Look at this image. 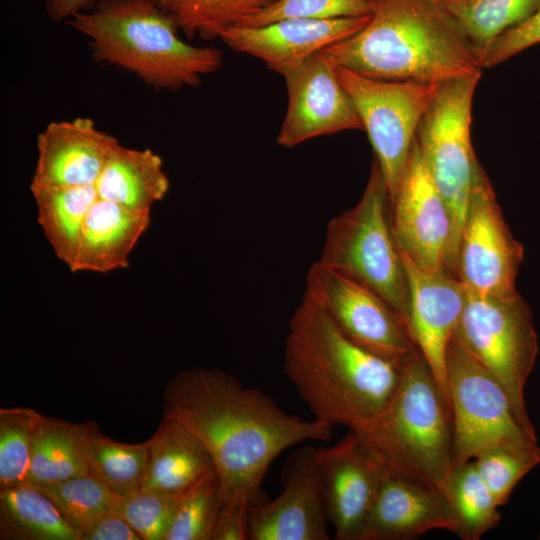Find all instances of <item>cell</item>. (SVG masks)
<instances>
[{"label":"cell","instance_id":"e575fe53","mask_svg":"<svg viewBox=\"0 0 540 540\" xmlns=\"http://www.w3.org/2000/svg\"><path fill=\"white\" fill-rule=\"evenodd\" d=\"M370 15L369 0H276L240 25L256 27L287 18L334 19Z\"/></svg>","mask_w":540,"mask_h":540},{"label":"cell","instance_id":"d4e9b609","mask_svg":"<svg viewBox=\"0 0 540 540\" xmlns=\"http://www.w3.org/2000/svg\"><path fill=\"white\" fill-rule=\"evenodd\" d=\"M37 222L55 255L69 269L86 215L97 200L95 185L30 186Z\"/></svg>","mask_w":540,"mask_h":540},{"label":"cell","instance_id":"1f68e13d","mask_svg":"<svg viewBox=\"0 0 540 540\" xmlns=\"http://www.w3.org/2000/svg\"><path fill=\"white\" fill-rule=\"evenodd\" d=\"M473 462L496 504L505 505L520 482L540 463L538 443H505L479 453Z\"/></svg>","mask_w":540,"mask_h":540},{"label":"cell","instance_id":"f35d334b","mask_svg":"<svg viewBox=\"0 0 540 540\" xmlns=\"http://www.w3.org/2000/svg\"><path fill=\"white\" fill-rule=\"evenodd\" d=\"M248 514L221 507L212 540H249Z\"/></svg>","mask_w":540,"mask_h":540},{"label":"cell","instance_id":"e0dca14e","mask_svg":"<svg viewBox=\"0 0 540 540\" xmlns=\"http://www.w3.org/2000/svg\"><path fill=\"white\" fill-rule=\"evenodd\" d=\"M400 254L409 287L408 331L449 405L446 352L464 309L468 290L445 267L434 271L424 270L401 251Z\"/></svg>","mask_w":540,"mask_h":540},{"label":"cell","instance_id":"603a6c76","mask_svg":"<svg viewBox=\"0 0 540 540\" xmlns=\"http://www.w3.org/2000/svg\"><path fill=\"white\" fill-rule=\"evenodd\" d=\"M98 198L132 211L151 212L167 194L170 182L161 157L150 149H134L119 142L111 151L95 183Z\"/></svg>","mask_w":540,"mask_h":540},{"label":"cell","instance_id":"d590c367","mask_svg":"<svg viewBox=\"0 0 540 540\" xmlns=\"http://www.w3.org/2000/svg\"><path fill=\"white\" fill-rule=\"evenodd\" d=\"M178 497L149 491L120 497L116 513L121 515L142 540H165Z\"/></svg>","mask_w":540,"mask_h":540},{"label":"cell","instance_id":"83f0119b","mask_svg":"<svg viewBox=\"0 0 540 540\" xmlns=\"http://www.w3.org/2000/svg\"><path fill=\"white\" fill-rule=\"evenodd\" d=\"M443 491L457 524L455 534L463 540H479L499 524V506L473 460L452 470Z\"/></svg>","mask_w":540,"mask_h":540},{"label":"cell","instance_id":"cb8c5ba5","mask_svg":"<svg viewBox=\"0 0 540 540\" xmlns=\"http://www.w3.org/2000/svg\"><path fill=\"white\" fill-rule=\"evenodd\" d=\"M89 474L119 497L142 489L148 461L147 440L122 443L104 435L93 421L75 424Z\"/></svg>","mask_w":540,"mask_h":540},{"label":"cell","instance_id":"44dd1931","mask_svg":"<svg viewBox=\"0 0 540 540\" xmlns=\"http://www.w3.org/2000/svg\"><path fill=\"white\" fill-rule=\"evenodd\" d=\"M150 213L97 198L84 220L69 270L105 274L127 268L131 252L150 226Z\"/></svg>","mask_w":540,"mask_h":540},{"label":"cell","instance_id":"6da1fadb","mask_svg":"<svg viewBox=\"0 0 540 540\" xmlns=\"http://www.w3.org/2000/svg\"><path fill=\"white\" fill-rule=\"evenodd\" d=\"M162 398L163 416L184 426L210 453L222 508L249 513L264 500L262 482L279 454L304 441L332 437V426L287 413L268 394L219 368L179 371Z\"/></svg>","mask_w":540,"mask_h":540},{"label":"cell","instance_id":"d6a6232c","mask_svg":"<svg viewBox=\"0 0 540 540\" xmlns=\"http://www.w3.org/2000/svg\"><path fill=\"white\" fill-rule=\"evenodd\" d=\"M221 507L220 482L215 471L178 496L165 540H212Z\"/></svg>","mask_w":540,"mask_h":540},{"label":"cell","instance_id":"ba28073f","mask_svg":"<svg viewBox=\"0 0 540 540\" xmlns=\"http://www.w3.org/2000/svg\"><path fill=\"white\" fill-rule=\"evenodd\" d=\"M480 77L443 83L416 135L431 178L450 212L452 239L444 267L454 275L459 237L478 165L471 143V115Z\"/></svg>","mask_w":540,"mask_h":540},{"label":"cell","instance_id":"4dcf8cb0","mask_svg":"<svg viewBox=\"0 0 540 540\" xmlns=\"http://www.w3.org/2000/svg\"><path fill=\"white\" fill-rule=\"evenodd\" d=\"M42 417L29 407L0 409V489L30 483L33 438Z\"/></svg>","mask_w":540,"mask_h":540},{"label":"cell","instance_id":"3957f363","mask_svg":"<svg viewBox=\"0 0 540 540\" xmlns=\"http://www.w3.org/2000/svg\"><path fill=\"white\" fill-rule=\"evenodd\" d=\"M370 19L324 52L382 80L445 83L481 75L478 52L438 0H369Z\"/></svg>","mask_w":540,"mask_h":540},{"label":"cell","instance_id":"30bf717a","mask_svg":"<svg viewBox=\"0 0 540 540\" xmlns=\"http://www.w3.org/2000/svg\"><path fill=\"white\" fill-rule=\"evenodd\" d=\"M445 375L453 469L495 445L537 443L520 424L500 382L454 338L446 352Z\"/></svg>","mask_w":540,"mask_h":540},{"label":"cell","instance_id":"5bb4252c","mask_svg":"<svg viewBox=\"0 0 540 540\" xmlns=\"http://www.w3.org/2000/svg\"><path fill=\"white\" fill-rule=\"evenodd\" d=\"M329 522L337 540H360L387 465L354 431L315 448Z\"/></svg>","mask_w":540,"mask_h":540},{"label":"cell","instance_id":"74e56055","mask_svg":"<svg viewBox=\"0 0 540 540\" xmlns=\"http://www.w3.org/2000/svg\"><path fill=\"white\" fill-rule=\"evenodd\" d=\"M78 540H142L130 524L114 511L105 512L84 524Z\"/></svg>","mask_w":540,"mask_h":540},{"label":"cell","instance_id":"4316f807","mask_svg":"<svg viewBox=\"0 0 540 540\" xmlns=\"http://www.w3.org/2000/svg\"><path fill=\"white\" fill-rule=\"evenodd\" d=\"M88 474L75 423L43 415L33 438L30 483H54Z\"/></svg>","mask_w":540,"mask_h":540},{"label":"cell","instance_id":"5b68a950","mask_svg":"<svg viewBox=\"0 0 540 540\" xmlns=\"http://www.w3.org/2000/svg\"><path fill=\"white\" fill-rule=\"evenodd\" d=\"M354 432L391 470L444 489L453 469L451 410L418 349L404 359L398 386L383 411Z\"/></svg>","mask_w":540,"mask_h":540},{"label":"cell","instance_id":"8d00e7d4","mask_svg":"<svg viewBox=\"0 0 540 540\" xmlns=\"http://www.w3.org/2000/svg\"><path fill=\"white\" fill-rule=\"evenodd\" d=\"M540 43V6L527 18L494 38L479 54L482 69L498 65Z\"/></svg>","mask_w":540,"mask_h":540},{"label":"cell","instance_id":"8fae6325","mask_svg":"<svg viewBox=\"0 0 540 540\" xmlns=\"http://www.w3.org/2000/svg\"><path fill=\"white\" fill-rule=\"evenodd\" d=\"M524 248L512 235L490 181L478 163L461 229L456 277L479 295H518L516 278Z\"/></svg>","mask_w":540,"mask_h":540},{"label":"cell","instance_id":"4fadbf2b","mask_svg":"<svg viewBox=\"0 0 540 540\" xmlns=\"http://www.w3.org/2000/svg\"><path fill=\"white\" fill-rule=\"evenodd\" d=\"M389 202L391 229L399 250L424 270L444 267L451 245L452 220L417 138L400 185Z\"/></svg>","mask_w":540,"mask_h":540},{"label":"cell","instance_id":"52a82bcc","mask_svg":"<svg viewBox=\"0 0 540 540\" xmlns=\"http://www.w3.org/2000/svg\"><path fill=\"white\" fill-rule=\"evenodd\" d=\"M453 338L496 377L520 424L537 440L524 392L538 355V336L520 294L498 297L468 291Z\"/></svg>","mask_w":540,"mask_h":540},{"label":"cell","instance_id":"f546056e","mask_svg":"<svg viewBox=\"0 0 540 540\" xmlns=\"http://www.w3.org/2000/svg\"><path fill=\"white\" fill-rule=\"evenodd\" d=\"M188 37L215 39L276 0H155Z\"/></svg>","mask_w":540,"mask_h":540},{"label":"cell","instance_id":"7a4b0ae2","mask_svg":"<svg viewBox=\"0 0 540 540\" xmlns=\"http://www.w3.org/2000/svg\"><path fill=\"white\" fill-rule=\"evenodd\" d=\"M403 361L353 342L307 294L289 320L284 373L314 419L332 427L357 431L374 420L398 386Z\"/></svg>","mask_w":540,"mask_h":540},{"label":"cell","instance_id":"7402d4cb","mask_svg":"<svg viewBox=\"0 0 540 540\" xmlns=\"http://www.w3.org/2000/svg\"><path fill=\"white\" fill-rule=\"evenodd\" d=\"M147 443L148 461L142 491L178 497L216 471L204 444L173 419L163 416Z\"/></svg>","mask_w":540,"mask_h":540},{"label":"cell","instance_id":"9a60e30c","mask_svg":"<svg viewBox=\"0 0 540 540\" xmlns=\"http://www.w3.org/2000/svg\"><path fill=\"white\" fill-rule=\"evenodd\" d=\"M282 492L249 509V540H328L329 517L315 447L294 450L282 470Z\"/></svg>","mask_w":540,"mask_h":540},{"label":"cell","instance_id":"277c9868","mask_svg":"<svg viewBox=\"0 0 540 540\" xmlns=\"http://www.w3.org/2000/svg\"><path fill=\"white\" fill-rule=\"evenodd\" d=\"M65 23L87 38L95 61L121 68L157 90L197 86L223 63L218 48L183 41L155 0H100Z\"/></svg>","mask_w":540,"mask_h":540},{"label":"cell","instance_id":"f1b7e54d","mask_svg":"<svg viewBox=\"0 0 540 540\" xmlns=\"http://www.w3.org/2000/svg\"><path fill=\"white\" fill-rule=\"evenodd\" d=\"M480 52L498 35L527 18L540 0H438Z\"/></svg>","mask_w":540,"mask_h":540},{"label":"cell","instance_id":"8992f818","mask_svg":"<svg viewBox=\"0 0 540 540\" xmlns=\"http://www.w3.org/2000/svg\"><path fill=\"white\" fill-rule=\"evenodd\" d=\"M388 204V188L374 157L360 201L328 223L319 261L378 294L407 326L408 279Z\"/></svg>","mask_w":540,"mask_h":540},{"label":"cell","instance_id":"d6986e66","mask_svg":"<svg viewBox=\"0 0 540 540\" xmlns=\"http://www.w3.org/2000/svg\"><path fill=\"white\" fill-rule=\"evenodd\" d=\"M118 142L90 118L51 122L37 136L30 186L95 185Z\"/></svg>","mask_w":540,"mask_h":540},{"label":"cell","instance_id":"2e32d148","mask_svg":"<svg viewBox=\"0 0 540 540\" xmlns=\"http://www.w3.org/2000/svg\"><path fill=\"white\" fill-rule=\"evenodd\" d=\"M287 111L277 143L294 147L315 137L364 130L363 123L324 50L284 76Z\"/></svg>","mask_w":540,"mask_h":540},{"label":"cell","instance_id":"ab89813d","mask_svg":"<svg viewBox=\"0 0 540 540\" xmlns=\"http://www.w3.org/2000/svg\"><path fill=\"white\" fill-rule=\"evenodd\" d=\"M49 18L54 22H66L79 12L90 10L95 0H44Z\"/></svg>","mask_w":540,"mask_h":540},{"label":"cell","instance_id":"484cf974","mask_svg":"<svg viewBox=\"0 0 540 540\" xmlns=\"http://www.w3.org/2000/svg\"><path fill=\"white\" fill-rule=\"evenodd\" d=\"M0 539L78 540L53 502L34 484L0 489Z\"/></svg>","mask_w":540,"mask_h":540},{"label":"cell","instance_id":"ac0fdd59","mask_svg":"<svg viewBox=\"0 0 540 540\" xmlns=\"http://www.w3.org/2000/svg\"><path fill=\"white\" fill-rule=\"evenodd\" d=\"M370 15L334 19L287 18L256 27L232 26L218 38L230 49L262 60L283 77L315 53L363 29Z\"/></svg>","mask_w":540,"mask_h":540},{"label":"cell","instance_id":"ffe728a7","mask_svg":"<svg viewBox=\"0 0 540 540\" xmlns=\"http://www.w3.org/2000/svg\"><path fill=\"white\" fill-rule=\"evenodd\" d=\"M435 529L452 533L457 529L444 491L423 485L388 467L360 540H410Z\"/></svg>","mask_w":540,"mask_h":540},{"label":"cell","instance_id":"836d02e7","mask_svg":"<svg viewBox=\"0 0 540 540\" xmlns=\"http://www.w3.org/2000/svg\"><path fill=\"white\" fill-rule=\"evenodd\" d=\"M34 485L53 502L76 532L96 516L116 512L120 499L90 474Z\"/></svg>","mask_w":540,"mask_h":540},{"label":"cell","instance_id":"9c48e42d","mask_svg":"<svg viewBox=\"0 0 540 540\" xmlns=\"http://www.w3.org/2000/svg\"><path fill=\"white\" fill-rule=\"evenodd\" d=\"M335 72L368 134L390 201L404 175L419 124L443 83L376 79L338 65Z\"/></svg>","mask_w":540,"mask_h":540},{"label":"cell","instance_id":"7c38bea8","mask_svg":"<svg viewBox=\"0 0 540 540\" xmlns=\"http://www.w3.org/2000/svg\"><path fill=\"white\" fill-rule=\"evenodd\" d=\"M305 294L364 349L396 361L417 350L406 324L384 299L320 261L308 270Z\"/></svg>","mask_w":540,"mask_h":540}]
</instances>
